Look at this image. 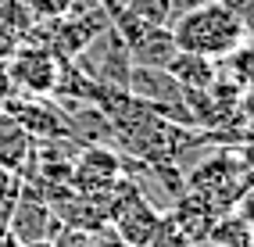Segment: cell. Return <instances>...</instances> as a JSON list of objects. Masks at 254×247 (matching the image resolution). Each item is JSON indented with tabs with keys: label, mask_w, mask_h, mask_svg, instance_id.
I'll return each mask as SVG.
<instances>
[{
	"label": "cell",
	"mask_w": 254,
	"mask_h": 247,
	"mask_svg": "<svg viewBox=\"0 0 254 247\" xmlns=\"http://www.w3.org/2000/svg\"><path fill=\"white\" fill-rule=\"evenodd\" d=\"M172 36H176V47L179 51H190V54H204L211 61L218 58H229L240 51L244 43V25L236 18V11L222 0H208L193 11L179 14L172 22Z\"/></svg>",
	"instance_id": "1"
},
{
	"label": "cell",
	"mask_w": 254,
	"mask_h": 247,
	"mask_svg": "<svg viewBox=\"0 0 254 247\" xmlns=\"http://www.w3.org/2000/svg\"><path fill=\"white\" fill-rule=\"evenodd\" d=\"M82 75H90L97 86H108V90H126L129 82V72H132V61H129V51L118 29L108 22L97 36L82 47L75 58H68Z\"/></svg>",
	"instance_id": "2"
},
{
	"label": "cell",
	"mask_w": 254,
	"mask_h": 247,
	"mask_svg": "<svg viewBox=\"0 0 254 247\" xmlns=\"http://www.w3.org/2000/svg\"><path fill=\"white\" fill-rule=\"evenodd\" d=\"M7 229H11V237L18 244L54 240L58 229H61V219H58L54 204L43 197V190L22 179V190H18V201H14V208H11Z\"/></svg>",
	"instance_id": "3"
},
{
	"label": "cell",
	"mask_w": 254,
	"mask_h": 247,
	"mask_svg": "<svg viewBox=\"0 0 254 247\" xmlns=\"http://www.w3.org/2000/svg\"><path fill=\"white\" fill-rule=\"evenodd\" d=\"M118 179H122V158L104 143H86L72 158V193L108 197Z\"/></svg>",
	"instance_id": "4"
},
{
	"label": "cell",
	"mask_w": 254,
	"mask_h": 247,
	"mask_svg": "<svg viewBox=\"0 0 254 247\" xmlns=\"http://www.w3.org/2000/svg\"><path fill=\"white\" fill-rule=\"evenodd\" d=\"M11 86L25 97H50L58 82V51L50 47H18L7 58Z\"/></svg>",
	"instance_id": "5"
},
{
	"label": "cell",
	"mask_w": 254,
	"mask_h": 247,
	"mask_svg": "<svg viewBox=\"0 0 254 247\" xmlns=\"http://www.w3.org/2000/svg\"><path fill=\"white\" fill-rule=\"evenodd\" d=\"M168 75H172L183 90H211V82L218 79V61L204 54L176 51V58L168 61Z\"/></svg>",
	"instance_id": "6"
},
{
	"label": "cell",
	"mask_w": 254,
	"mask_h": 247,
	"mask_svg": "<svg viewBox=\"0 0 254 247\" xmlns=\"http://www.w3.org/2000/svg\"><path fill=\"white\" fill-rule=\"evenodd\" d=\"M25 4H29V11L32 14H36V18H64V14H68L72 11V4H75V0H25Z\"/></svg>",
	"instance_id": "7"
},
{
	"label": "cell",
	"mask_w": 254,
	"mask_h": 247,
	"mask_svg": "<svg viewBox=\"0 0 254 247\" xmlns=\"http://www.w3.org/2000/svg\"><path fill=\"white\" fill-rule=\"evenodd\" d=\"M50 247H97V244H93V233H82V229L61 226L58 237L50 240Z\"/></svg>",
	"instance_id": "8"
},
{
	"label": "cell",
	"mask_w": 254,
	"mask_h": 247,
	"mask_svg": "<svg viewBox=\"0 0 254 247\" xmlns=\"http://www.w3.org/2000/svg\"><path fill=\"white\" fill-rule=\"evenodd\" d=\"M229 7L236 11V18H240L244 32H254V0H229Z\"/></svg>",
	"instance_id": "9"
},
{
	"label": "cell",
	"mask_w": 254,
	"mask_h": 247,
	"mask_svg": "<svg viewBox=\"0 0 254 247\" xmlns=\"http://www.w3.org/2000/svg\"><path fill=\"white\" fill-rule=\"evenodd\" d=\"M200 4H208V0H172V22L179 18V14H186V11L200 7ZM168 29H172V25H168Z\"/></svg>",
	"instance_id": "10"
},
{
	"label": "cell",
	"mask_w": 254,
	"mask_h": 247,
	"mask_svg": "<svg viewBox=\"0 0 254 247\" xmlns=\"http://www.w3.org/2000/svg\"><path fill=\"white\" fill-rule=\"evenodd\" d=\"M18 172H11V169H4V165H0V193H4V190H11L14 183H18Z\"/></svg>",
	"instance_id": "11"
},
{
	"label": "cell",
	"mask_w": 254,
	"mask_h": 247,
	"mask_svg": "<svg viewBox=\"0 0 254 247\" xmlns=\"http://www.w3.org/2000/svg\"><path fill=\"white\" fill-rule=\"evenodd\" d=\"M0 247H22V244L11 237V229H4V233H0Z\"/></svg>",
	"instance_id": "12"
},
{
	"label": "cell",
	"mask_w": 254,
	"mask_h": 247,
	"mask_svg": "<svg viewBox=\"0 0 254 247\" xmlns=\"http://www.w3.org/2000/svg\"><path fill=\"white\" fill-rule=\"evenodd\" d=\"M22 247H50V240H36V244H22Z\"/></svg>",
	"instance_id": "13"
},
{
	"label": "cell",
	"mask_w": 254,
	"mask_h": 247,
	"mask_svg": "<svg viewBox=\"0 0 254 247\" xmlns=\"http://www.w3.org/2000/svg\"><path fill=\"white\" fill-rule=\"evenodd\" d=\"M222 4H229V0H222Z\"/></svg>",
	"instance_id": "14"
}]
</instances>
